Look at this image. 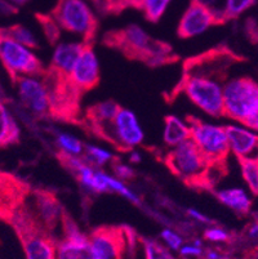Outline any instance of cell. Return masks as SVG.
Listing matches in <instances>:
<instances>
[{"label":"cell","instance_id":"1","mask_svg":"<svg viewBox=\"0 0 258 259\" xmlns=\"http://www.w3.org/2000/svg\"><path fill=\"white\" fill-rule=\"evenodd\" d=\"M103 44L117 49L128 60L141 61L151 67L169 65L177 61V56L169 44L154 39L137 25L108 32L103 37Z\"/></svg>","mask_w":258,"mask_h":259},{"label":"cell","instance_id":"2","mask_svg":"<svg viewBox=\"0 0 258 259\" xmlns=\"http://www.w3.org/2000/svg\"><path fill=\"white\" fill-rule=\"evenodd\" d=\"M163 161L174 176L190 187L210 190L208 182L210 162L191 140L170 148L163 157Z\"/></svg>","mask_w":258,"mask_h":259},{"label":"cell","instance_id":"3","mask_svg":"<svg viewBox=\"0 0 258 259\" xmlns=\"http://www.w3.org/2000/svg\"><path fill=\"white\" fill-rule=\"evenodd\" d=\"M257 112V81L250 77H235L224 84V116L245 125Z\"/></svg>","mask_w":258,"mask_h":259},{"label":"cell","instance_id":"4","mask_svg":"<svg viewBox=\"0 0 258 259\" xmlns=\"http://www.w3.org/2000/svg\"><path fill=\"white\" fill-rule=\"evenodd\" d=\"M52 16L61 30L82 36L83 43L93 44L98 21L85 0H60Z\"/></svg>","mask_w":258,"mask_h":259},{"label":"cell","instance_id":"5","mask_svg":"<svg viewBox=\"0 0 258 259\" xmlns=\"http://www.w3.org/2000/svg\"><path fill=\"white\" fill-rule=\"evenodd\" d=\"M221 81L214 77L183 75L176 92H182L209 116L221 117L224 116V84Z\"/></svg>","mask_w":258,"mask_h":259},{"label":"cell","instance_id":"6","mask_svg":"<svg viewBox=\"0 0 258 259\" xmlns=\"http://www.w3.org/2000/svg\"><path fill=\"white\" fill-rule=\"evenodd\" d=\"M0 62L12 80L22 76L42 77L46 72V67L40 58L32 52V49L9 37L2 30H0Z\"/></svg>","mask_w":258,"mask_h":259},{"label":"cell","instance_id":"7","mask_svg":"<svg viewBox=\"0 0 258 259\" xmlns=\"http://www.w3.org/2000/svg\"><path fill=\"white\" fill-rule=\"evenodd\" d=\"M190 140L198 146L210 164H225L230 154V146L225 126L204 122L200 119L189 116Z\"/></svg>","mask_w":258,"mask_h":259},{"label":"cell","instance_id":"8","mask_svg":"<svg viewBox=\"0 0 258 259\" xmlns=\"http://www.w3.org/2000/svg\"><path fill=\"white\" fill-rule=\"evenodd\" d=\"M134 232L128 227L102 226L89 234L92 259H124L134 245Z\"/></svg>","mask_w":258,"mask_h":259},{"label":"cell","instance_id":"9","mask_svg":"<svg viewBox=\"0 0 258 259\" xmlns=\"http://www.w3.org/2000/svg\"><path fill=\"white\" fill-rule=\"evenodd\" d=\"M56 259H92L89 235L84 234L66 213L61 223V236L56 242Z\"/></svg>","mask_w":258,"mask_h":259},{"label":"cell","instance_id":"10","mask_svg":"<svg viewBox=\"0 0 258 259\" xmlns=\"http://www.w3.org/2000/svg\"><path fill=\"white\" fill-rule=\"evenodd\" d=\"M222 11H212L202 4L191 2L189 8L182 15L177 34L182 39H190L202 35L212 26L224 22Z\"/></svg>","mask_w":258,"mask_h":259},{"label":"cell","instance_id":"11","mask_svg":"<svg viewBox=\"0 0 258 259\" xmlns=\"http://www.w3.org/2000/svg\"><path fill=\"white\" fill-rule=\"evenodd\" d=\"M17 94L28 112L38 117L49 116V97L42 77L22 76L14 80Z\"/></svg>","mask_w":258,"mask_h":259},{"label":"cell","instance_id":"12","mask_svg":"<svg viewBox=\"0 0 258 259\" xmlns=\"http://www.w3.org/2000/svg\"><path fill=\"white\" fill-rule=\"evenodd\" d=\"M145 133L136 114L120 107L113 121V146L120 151H128L143 142Z\"/></svg>","mask_w":258,"mask_h":259},{"label":"cell","instance_id":"13","mask_svg":"<svg viewBox=\"0 0 258 259\" xmlns=\"http://www.w3.org/2000/svg\"><path fill=\"white\" fill-rule=\"evenodd\" d=\"M70 81L82 94L92 91L99 84V62L93 44L85 43L70 72Z\"/></svg>","mask_w":258,"mask_h":259},{"label":"cell","instance_id":"14","mask_svg":"<svg viewBox=\"0 0 258 259\" xmlns=\"http://www.w3.org/2000/svg\"><path fill=\"white\" fill-rule=\"evenodd\" d=\"M120 106L114 101L107 100L92 105L85 112L83 121L85 128L113 145V121L119 111Z\"/></svg>","mask_w":258,"mask_h":259},{"label":"cell","instance_id":"15","mask_svg":"<svg viewBox=\"0 0 258 259\" xmlns=\"http://www.w3.org/2000/svg\"><path fill=\"white\" fill-rule=\"evenodd\" d=\"M233 152L238 159H258V133L239 125L225 126Z\"/></svg>","mask_w":258,"mask_h":259},{"label":"cell","instance_id":"16","mask_svg":"<svg viewBox=\"0 0 258 259\" xmlns=\"http://www.w3.org/2000/svg\"><path fill=\"white\" fill-rule=\"evenodd\" d=\"M84 46L85 43H83V41L57 44L48 69L57 72V74L63 75V76H70L71 70L74 67Z\"/></svg>","mask_w":258,"mask_h":259},{"label":"cell","instance_id":"17","mask_svg":"<svg viewBox=\"0 0 258 259\" xmlns=\"http://www.w3.org/2000/svg\"><path fill=\"white\" fill-rule=\"evenodd\" d=\"M188 140H190V126L188 121L174 115L165 116L164 131H163V141L165 145L172 148Z\"/></svg>","mask_w":258,"mask_h":259},{"label":"cell","instance_id":"18","mask_svg":"<svg viewBox=\"0 0 258 259\" xmlns=\"http://www.w3.org/2000/svg\"><path fill=\"white\" fill-rule=\"evenodd\" d=\"M77 180L87 191L93 194H105L108 192V187L103 180L102 170H96L88 162L83 161L79 168L74 171Z\"/></svg>","mask_w":258,"mask_h":259},{"label":"cell","instance_id":"19","mask_svg":"<svg viewBox=\"0 0 258 259\" xmlns=\"http://www.w3.org/2000/svg\"><path fill=\"white\" fill-rule=\"evenodd\" d=\"M216 196L225 206L239 214H247L252 206V200L243 188H225L217 191Z\"/></svg>","mask_w":258,"mask_h":259},{"label":"cell","instance_id":"20","mask_svg":"<svg viewBox=\"0 0 258 259\" xmlns=\"http://www.w3.org/2000/svg\"><path fill=\"white\" fill-rule=\"evenodd\" d=\"M21 129L8 108L0 101V148L8 147L20 141Z\"/></svg>","mask_w":258,"mask_h":259},{"label":"cell","instance_id":"21","mask_svg":"<svg viewBox=\"0 0 258 259\" xmlns=\"http://www.w3.org/2000/svg\"><path fill=\"white\" fill-rule=\"evenodd\" d=\"M6 35H8L9 37L14 39L16 41L21 43L22 46L27 47L30 49H38L39 48V43H38V39L35 37V35L32 34L31 30H28L27 27L22 25H13L6 27V29H0Z\"/></svg>","mask_w":258,"mask_h":259},{"label":"cell","instance_id":"22","mask_svg":"<svg viewBox=\"0 0 258 259\" xmlns=\"http://www.w3.org/2000/svg\"><path fill=\"white\" fill-rule=\"evenodd\" d=\"M145 259H178L170 249L155 239H142Z\"/></svg>","mask_w":258,"mask_h":259},{"label":"cell","instance_id":"23","mask_svg":"<svg viewBox=\"0 0 258 259\" xmlns=\"http://www.w3.org/2000/svg\"><path fill=\"white\" fill-rule=\"evenodd\" d=\"M241 176L250 192L258 195V159H238Z\"/></svg>","mask_w":258,"mask_h":259},{"label":"cell","instance_id":"24","mask_svg":"<svg viewBox=\"0 0 258 259\" xmlns=\"http://www.w3.org/2000/svg\"><path fill=\"white\" fill-rule=\"evenodd\" d=\"M83 154H84L83 159L88 162L89 165L93 164V165L102 166L115 160V157L110 151L93 145H84V152Z\"/></svg>","mask_w":258,"mask_h":259},{"label":"cell","instance_id":"25","mask_svg":"<svg viewBox=\"0 0 258 259\" xmlns=\"http://www.w3.org/2000/svg\"><path fill=\"white\" fill-rule=\"evenodd\" d=\"M56 142L58 145L61 152H65L74 156H80L84 152V145L82 141L68 133H58L56 137Z\"/></svg>","mask_w":258,"mask_h":259},{"label":"cell","instance_id":"26","mask_svg":"<svg viewBox=\"0 0 258 259\" xmlns=\"http://www.w3.org/2000/svg\"><path fill=\"white\" fill-rule=\"evenodd\" d=\"M102 176H103V180H105L106 185H107L108 191H111V192H115V194L122 195L123 197L128 199L129 201L133 202V204H139V197L134 194L131 188L127 187L123 181H120L119 178H117V177L111 176V174L105 173V171H102Z\"/></svg>","mask_w":258,"mask_h":259},{"label":"cell","instance_id":"27","mask_svg":"<svg viewBox=\"0 0 258 259\" xmlns=\"http://www.w3.org/2000/svg\"><path fill=\"white\" fill-rule=\"evenodd\" d=\"M253 4H254V0H225L224 8H222L224 20L239 17Z\"/></svg>","mask_w":258,"mask_h":259},{"label":"cell","instance_id":"28","mask_svg":"<svg viewBox=\"0 0 258 259\" xmlns=\"http://www.w3.org/2000/svg\"><path fill=\"white\" fill-rule=\"evenodd\" d=\"M38 21H39L42 30L48 39L49 43L52 46H56L57 41L60 40L61 36V27L58 26L57 21L54 20L53 16H38Z\"/></svg>","mask_w":258,"mask_h":259},{"label":"cell","instance_id":"29","mask_svg":"<svg viewBox=\"0 0 258 259\" xmlns=\"http://www.w3.org/2000/svg\"><path fill=\"white\" fill-rule=\"evenodd\" d=\"M160 239H162L163 244L172 251H178L182 245L185 244L183 236L172 228H164L160 232Z\"/></svg>","mask_w":258,"mask_h":259},{"label":"cell","instance_id":"30","mask_svg":"<svg viewBox=\"0 0 258 259\" xmlns=\"http://www.w3.org/2000/svg\"><path fill=\"white\" fill-rule=\"evenodd\" d=\"M179 255L183 258H202L204 253L202 241L200 240H193L190 242H185L178 250Z\"/></svg>","mask_w":258,"mask_h":259},{"label":"cell","instance_id":"31","mask_svg":"<svg viewBox=\"0 0 258 259\" xmlns=\"http://www.w3.org/2000/svg\"><path fill=\"white\" fill-rule=\"evenodd\" d=\"M204 239L209 242H226L230 240V234L226 230L221 227H214L210 226L203 234Z\"/></svg>","mask_w":258,"mask_h":259},{"label":"cell","instance_id":"32","mask_svg":"<svg viewBox=\"0 0 258 259\" xmlns=\"http://www.w3.org/2000/svg\"><path fill=\"white\" fill-rule=\"evenodd\" d=\"M113 170L115 173V177L119 178L120 181H123V182L132 180L136 176V173H134V170L131 166L125 165V164L120 161H115V160L113 161Z\"/></svg>","mask_w":258,"mask_h":259},{"label":"cell","instance_id":"33","mask_svg":"<svg viewBox=\"0 0 258 259\" xmlns=\"http://www.w3.org/2000/svg\"><path fill=\"white\" fill-rule=\"evenodd\" d=\"M193 2L202 4V6L207 7V8L212 9V11H222V9L217 8V6H218V3H219V0H193Z\"/></svg>","mask_w":258,"mask_h":259},{"label":"cell","instance_id":"34","mask_svg":"<svg viewBox=\"0 0 258 259\" xmlns=\"http://www.w3.org/2000/svg\"><path fill=\"white\" fill-rule=\"evenodd\" d=\"M189 214H190V217H193L194 220L198 221V222H202V223H209L210 222V221L208 220L204 214L199 213V211L194 210V209H190V210H189Z\"/></svg>","mask_w":258,"mask_h":259},{"label":"cell","instance_id":"35","mask_svg":"<svg viewBox=\"0 0 258 259\" xmlns=\"http://www.w3.org/2000/svg\"><path fill=\"white\" fill-rule=\"evenodd\" d=\"M244 126L245 128L250 129V131L255 132V133H258V112L252 117V119L248 120L247 124H245Z\"/></svg>","mask_w":258,"mask_h":259},{"label":"cell","instance_id":"36","mask_svg":"<svg viewBox=\"0 0 258 259\" xmlns=\"http://www.w3.org/2000/svg\"><path fill=\"white\" fill-rule=\"evenodd\" d=\"M249 236L253 237V239H258V223H255V225H253L252 227L249 228Z\"/></svg>","mask_w":258,"mask_h":259},{"label":"cell","instance_id":"37","mask_svg":"<svg viewBox=\"0 0 258 259\" xmlns=\"http://www.w3.org/2000/svg\"><path fill=\"white\" fill-rule=\"evenodd\" d=\"M9 3L14 4V6H23V4H26L28 2V0H8Z\"/></svg>","mask_w":258,"mask_h":259}]
</instances>
